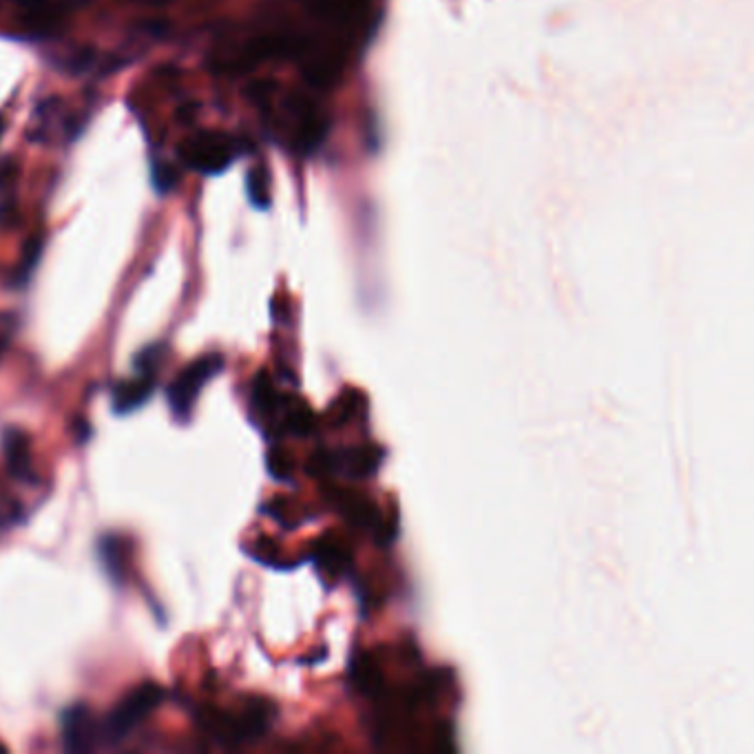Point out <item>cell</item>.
Listing matches in <instances>:
<instances>
[{"label": "cell", "instance_id": "cell-11", "mask_svg": "<svg viewBox=\"0 0 754 754\" xmlns=\"http://www.w3.org/2000/svg\"><path fill=\"white\" fill-rule=\"evenodd\" d=\"M312 560L319 568L321 575H333V577H341L350 571L353 566V554L337 540H326L321 538L315 547Z\"/></svg>", "mask_w": 754, "mask_h": 754}, {"label": "cell", "instance_id": "cell-5", "mask_svg": "<svg viewBox=\"0 0 754 754\" xmlns=\"http://www.w3.org/2000/svg\"><path fill=\"white\" fill-rule=\"evenodd\" d=\"M62 742L69 753H91L102 744L100 717L85 704L62 713Z\"/></svg>", "mask_w": 754, "mask_h": 754}, {"label": "cell", "instance_id": "cell-7", "mask_svg": "<svg viewBox=\"0 0 754 754\" xmlns=\"http://www.w3.org/2000/svg\"><path fill=\"white\" fill-rule=\"evenodd\" d=\"M383 452L375 445H357L330 452V476L339 474L350 480H368L377 476Z\"/></svg>", "mask_w": 754, "mask_h": 754}, {"label": "cell", "instance_id": "cell-18", "mask_svg": "<svg viewBox=\"0 0 754 754\" xmlns=\"http://www.w3.org/2000/svg\"><path fill=\"white\" fill-rule=\"evenodd\" d=\"M40 252H42V241L40 239H33L24 248V255H22V261H20V268H18V275H16L18 284H24L29 279V275L33 272V268H36V264L40 259Z\"/></svg>", "mask_w": 754, "mask_h": 754}, {"label": "cell", "instance_id": "cell-15", "mask_svg": "<svg viewBox=\"0 0 754 754\" xmlns=\"http://www.w3.org/2000/svg\"><path fill=\"white\" fill-rule=\"evenodd\" d=\"M359 405H361V394L355 391V389L346 391V394L337 400V405H335V407H337V416L333 418V425H337V427L346 425V423L357 414Z\"/></svg>", "mask_w": 754, "mask_h": 754}, {"label": "cell", "instance_id": "cell-8", "mask_svg": "<svg viewBox=\"0 0 754 754\" xmlns=\"http://www.w3.org/2000/svg\"><path fill=\"white\" fill-rule=\"evenodd\" d=\"M156 375H138L129 380H118L111 391L113 409L118 414H131L149 403L156 391Z\"/></svg>", "mask_w": 754, "mask_h": 754}, {"label": "cell", "instance_id": "cell-9", "mask_svg": "<svg viewBox=\"0 0 754 754\" xmlns=\"http://www.w3.org/2000/svg\"><path fill=\"white\" fill-rule=\"evenodd\" d=\"M2 452L7 469L18 480H33L31 469V447L24 431L16 427H7L2 434Z\"/></svg>", "mask_w": 754, "mask_h": 754}, {"label": "cell", "instance_id": "cell-16", "mask_svg": "<svg viewBox=\"0 0 754 754\" xmlns=\"http://www.w3.org/2000/svg\"><path fill=\"white\" fill-rule=\"evenodd\" d=\"M248 199L257 208H266L268 206V180H266L261 169H255V171L248 173Z\"/></svg>", "mask_w": 754, "mask_h": 754}, {"label": "cell", "instance_id": "cell-14", "mask_svg": "<svg viewBox=\"0 0 754 754\" xmlns=\"http://www.w3.org/2000/svg\"><path fill=\"white\" fill-rule=\"evenodd\" d=\"M167 355V348L162 344H153L147 346L145 350L138 353V357L133 359V368L138 375H156L158 368L162 366V359Z\"/></svg>", "mask_w": 754, "mask_h": 754}, {"label": "cell", "instance_id": "cell-13", "mask_svg": "<svg viewBox=\"0 0 754 754\" xmlns=\"http://www.w3.org/2000/svg\"><path fill=\"white\" fill-rule=\"evenodd\" d=\"M250 400H252L255 411L264 418L277 416L281 411V405H284V396L277 391V387L272 385V380L266 373H259L255 378Z\"/></svg>", "mask_w": 754, "mask_h": 754}, {"label": "cell", "instance_id": "cell-12", "mask_svg": "<svg viewBox=\"0 0 754 754\" xmlns=\"http://www.w3.org/2000/svg\"><path fill=\"white\" fill-rule=\"evenodd\" d=\"M279 414L284 416V429L299 436V438H306L315 429V414L299 398L284 396V405H281Z\"/></svg>", "mask_w": 754, "mask_h": 754}, {"label": "cell", "instance_id": "cell-2", "mask_svg": "<svg viewBox=\"0 0 754 754\" xmlns=\"http://www.w3.org/2000/svg\"><path fill=\"white\" fill-rule=\"evenodd\" d=\"M162 702L165 691L153 682L133 688L107 717L100 720L102 744L118 746L120 742H125L151 713H156L162 706Z\"/></svg>", "mask_w": 754, "mask_h": 754}, {"label": "cell", "instance_id": "cell-4", "mask_svg": "<svg viewBox=\"0 0 754 754\" xmlns=\"http://www.w3.org/2000/svg\"><path fill=\"white\" fill-rule=\"evenodd\" d=\"M182 158L190 169L204 176H217L237 158V145L224 133H199L187 142Z\"/></svg>", "mask_w": 754, "mask_h": 754}, {"label": "cell", "instance_id": "cell-6", "mask_svg": "<svg viewBox=\"0 0 754 754\" xmlns=\"http://www.w3.org/2000/svg\"><path fill=\"white\" fill-rule=\"evenodd\" d=\"M333 503H335V507L339 509V514L353 525V527H357V529H368V532H373L375 536H377L378 545H391L389 540H387V534H385V523H383V518H380V514H378L377 505L370 500V498H366V496H361V494H353V492H335L333 494Z\"/></svg>", "mask_w": 754, "mask_h": 754}, {"label": "cell", "instance_id": "cell-20", "mask_svg": "<svg viewBox=\"0 0 754 754\" xmlns=\"http://www.w3.org/2000/svg\"><path fill=\"white\" fill-rule=\"evenodd\" d=\"M73 436H76V440H78V443H85V440L91 436V427H89L85 420H78Z\"/></svg>", "mask_w": 754, "mask_h": 754}, {"label": "cell", "instance_id": "cell-10", "mask_svg": "<svg viewBox=\"0 0 754 754\" xmlns=\"http://www.w3.org/2000/svg\"><path fill=\"white\" fill-rule=\"evenodd\" d=\"M129 552H131V545L125 536L120 534H107L100 538V547H98V554H100V563L105 566L107 575L120 584L125 582L127 577V566H129Z\"/></svg>", "mask_w": 754, "mask_h": 754}, {"label": "cell", "instance_id": "cell-19", "mask_svg": "<svg viewBox=\"0 0 754 754\" xmlns=\"http://www.w3.org/2000/svg\"><path fill=\"white\" fill-rule=\"evenodd\" d=\"M16 326H18V319L13 315H0V353L9 344Z\"/></svg>", "mask_w": 754, "mask_h": 754}, {"label": "cell", "instance_id": "cell-1", "mask_svg": "<svg viewBox=\"0 0 754 754\" xmlns=\"http://www.w3.org/2000/svg\"><path fill=\"white\" fill-rule=\"evenodd\" d=\"M277 717V708L266 700H250L241 711H201L199 726L212 740L226 746L250 744L268 735Z\"/></svg>", "mask_w": 754, "mask_h": 754}, {"label": "cell", "instance_id": "cell-3", "mask_svg": "<svg viewBox=\"0 0 754 754\" xmlns=\"http://www.w3.org/2000/svg\"><path fill=\"white\" fill-rule=\"evenodd\" d=\"M224 366H226L224 355L208 353V355L195 359L178 377L171 380V385L167 387V400H169V407H171L176 420H180V423L189 420L197 396L201 394V389L206 387V383L210 378L224 373Z\"/></svg>", "mask_w": 754, "mask_h": 754}, {"label": "cell", "instance_id": "cell-17", "mask_svg": "<svg viewBox=\"0 0 754 754\" xmlns=\"http://www.w3.org/2000/svg\"><path fill=\"white\" fill-rule=\"evenodd\" d=\"M266 465H268V472H270L272 478H277V480H290V474H292V460L288 458V454H286L284 449H279V447L270 449Z\"/></svg>", "mask_w": 754, "mask_h": 754}]
</instances>
